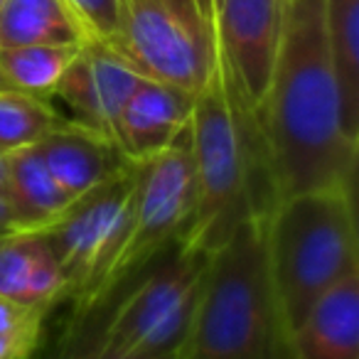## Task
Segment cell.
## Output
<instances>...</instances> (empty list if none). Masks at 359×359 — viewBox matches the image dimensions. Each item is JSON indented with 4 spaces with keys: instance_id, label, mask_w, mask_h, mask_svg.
Returning a JSON list of instances; mask_svg holds the SVG:
<instances>
[{
    "instance_id": "cell-27",
    "label": "cell",
    "mask_w": 359,
    "mask_h": 359,
    "mask_svg": "<svg viewBox=\"0 0 359 359\" xmlns=\"http://www.w3.org/2000/svg\"><path fill=\"white\" fill-rule=\"evenodd\" d=\"M0 192H6V158L0 155Z\"/></svg>"
},
{
    "instance_id": "cell-13",
    "label": "cell",
    "mask_w": 359,
    "mask_h": 359,
    "mask_svg": "<svg viewBox=\"0 0 359 359\" xmlns=\"http://www.w3.org/2000/svg\"><path fill=\"white\" fill-rule=\"evenodd\" d=\"M293 359H359V273L320 295L290 334Z\"/></svg>"
},
{
    "instance_id": "cell-21",
    "label": "cell",
    "mask_w": 359,
    "mask_h": 359,
    "mask_svg": "<svg viewBox=\"0 0 359 359\" xmlns=\"http://www.w3.org/2000/svg\"><path fill=\"white\" fill-rule=\"evenodd\" d=\"M45 308L22 305L11 298L0 295V332H18V334H42L45 323Z\"/></svg>"
},
{
    "instance_id": "cell-23",
    "label": "cell",
    "mask_w": 359,
    "mask_h": 359,
    "mask_svg": "<svg viewBox=\"0 0 359 359\" xmlns=\"http://www.w3.org/2000/svg\"><path fill=\"white\" fill-rule=\"evenodd\" d=\"M86 359H177V357H148V354L123 352V349L109 347V344H104L99 337H96V339H89V347H86Z\"/></svg>"
},
{
    "instance_id": "cell-14",
    "label": "cell",
    "mask_w": 359,
    "mask_h": 359,
    "mask_svg": "<svg viewBox=\"0 0 359 359\" xmlns=\"http://www.w3.org/2000/svg\"><path fill=\"white\" fill-rule=\"evenodd\" d=\"M0 295L45 310L67 295V278L42 231L0 239Z\"/></svg>"
},
{
    "instance_id": "cell-6",
    "label": "cell",
    "mask_w": 359,
    "mask_h": 359,
    "mask_svg": "<svg viewBox=\"0 0 359 359\" xmlns=\"http://www.w3.org/2000/svg\"><path fill=\"white\" fill-rule=\"evenodd\" d=\"M148 79L197 91L217 65V40L192 0H118V35L109 42Z\"/></svg>"
},
{
    "instance_id": "cell-2",
    "label": "cell",
    "mask_w": 359,
    "mask_h": 359,
    "mask_svg": "<svg viewBox=\"0 0 359 359\" xmlns=\"http://www.w3.org/2000/svg\"><path fill=\"white\" fill-rule=\"evenodd\" d=\"M195 212L180 244L215 254L254 215H271L276 187L256 109L217 55L190 118Z\"/></svg>"
},
{
    "instance_id": "cell-26",
    "label": "cell",
    "mask_w": 359,
    "mask_h": 359,
    "mask_svg": "<svg viewBox=\"0 0 359 359\" xmlns=\"http://www.w3.org/2000/svg\"><path fill=\"white\" fill-rule=\"evenodd\" d=\"M192 6L197 8L200 18L210 25V30L215 32V0H192Z\"/></svg>"
},
{
    "instance_id": "cell-5",
    "label": "cell",
    "mask_w": 359,
    "mask_h": 359,
    "mask_svg": "<svg viewBox=\"0 0 359 359\" xmlns=\"http://www.w3.org/2000/svg\"><path fill=\"white\" fill-rule=\"evenodd\" d=\"M195 212V172L190 155V128L168 150L135 165L133 210L123 246L99 280L89 310L138 276L163 251L182 241ZM86 310V313H89Z\"/></svg>"
},
{
    "instance_id": "cell-7",
    "label": "cell",
    "mask_w": 359,
    "mask_h": 359,
    "mask_svg": "<svg viewBox=\"0 0 359 359\" xmlns=\"http://www.w3.org/2000/svg\"><path fill=\"white\" fill-rule=\"evenodd\" d=\"M210 256L182 244L172 246L170 259L121 298L101 330V342L133 354L177 357L200 303Z\"/></svg>"
},
{
    "instance_id": "cell-24",
    "label": "cell",
    "mask_w": 359,
    "mask_h": 359,
    "mask_svg": "<svg viewBox=\"0 0 359 359\" xmlns=\"http://www.w3.org/2000/svg\"><path fill=\"white\" fill-rule=\"evenodd\" d=\"M11 234H18L15 222H13L11 202H8L6 192H0V239H6Z\"/></svg>"
},
{
    "instance_id": "cell-3",
    "label": "cell",
    "mask_w": 359,
    "mask_h": 359,
    "mask_svg": "<svg viewBox=\"0 0 359 359\" xmlns=\"http://www.w3.org/2000/svg\"><path fill=\"white\" fill-rule=\"evenodd\" d=\"M266 219H244L210 256L177 359H293L266 256Z\"/></svg>"
},
{
    "instance_id": "cell-18",
    "label": "cell",
    "mask_w": 359,
    "mask_h": 359,
    "mask_svg": "<svg viewBox=\"0 0 359 359\" xmlns=\"http://www.w3.org/2000/svg\"><path fill=\"white\" fill-rule=\"evenodd\" d=\"M76 50L79 45L0 47V94H22L52 101Z\"/></svg>"
},
{
    "instance_id": "cell-10",
    "label": "cell",
    "mask_w": 359,
    "mask_h": 359,
    "mask_svg": "<svg viewBox=\"0 0 359 359\" xmlns=\"http://www.w3.org/2000/svg\"><path fill=\"white\" fill-rule=\"evenodd\" d=\"M140 79L143 74L106 42L84 40L62 74L52 99L65 104L72 123L116 143L121 111Z\"/></svg>"
},
{
    "instance_id": "cell-22",
    "label": "cell",
    "mask_w": 359,
    "mask_h": 359,
    "mask_svg": "<svg viewBox=\"0 0 359 359\" xmlns=\"http://www.w3.org/2000/svg\"><path fill=\"white\" fill-rule=\"evenodd\" d=\"M40 344V334L0 332V359H30Z\"/></svg>"
},
{
    "instance_id": "cell-20",
    "label": "cell",
    "mask_w": 359,
    "mask_h": 359,
    "mask_svg": "<svg viewBox=\"0 0 359 359\" xmlns=\"http://www.w3.org/2000/svg\"><path fill=\"white\" fill-rule=\"evenodd\" d=\"M86 40L114 42L118 35V0H65Z\"/></svg>"
},
{
    "instance_id": "cell-19",
    "label": "cell",
    "mask_w": 359,
    "mask_h": 359,
    "mask_svg": "<svg viewBox=\"0 0 359 359\" xmlns=\"http://www.w3.org/2000/svg\"><path fill=\"white\" fill-rule=\"evenodd\" d=\"M69 123L52 101L22 94H0V155L27 148Z\"/></svg>"
},
{
    "instance_id": "cell-16",
    "label": "cell",
    "mask_w": 359,
    "mask_h": 359,
    "mask_svg": "<svg viewBox=\"0 0 359 359\" xmlns=\"http://www.w3.org/2000/svg\"><path fill=\"white\" fill-rule=\"evenodd\" d=\"M84 40L65 0H3L0 6V47L81 45Z\"/></svg>"
},
{
    "instance_id": "cell-9",
    "label": "cell",
    "mask_w": 359,
    "mask_h": 359,
    "mask_svg": "<svg viewBox=\"0 0 359 359\" xmlns=\"http://www.w3.org/2000/svg\"><path fill=\"white\" fill-rule=\"evenodd\" d=\"M285 0H219L217 55L254 109L264 101L283 32Z\"/></svg>"
},
{
    "instance_id": "cell-12",
    "label": "cell",
    "mask_w": 359,
    "mask_h": 359,
    "mask_svg": "<svg viewBox=\"0 0 359 359\" xmlns=\"http://www.w3.org/2000/svg\"><path fill=\"white\" fill-rule=\"evenodd\" d=\"M35 150L57 180V185L72 200H79L94 187L135 165L121 153L114 140L101 138L94 130L81 128L72 121L37 140Z\"/></svg>"
},
{
    "instance_id": "cell-29",
    "label": "cell",
    "mask_w": 359,
    "mask_h": 359,
    "mask_svg": "<svg viewBox=\"0 0 359 359\" xmlns=\"http://www.w3.org/2000/svg\"><path fill=\"white\" fill-rule=\"evenodd\" d=\"M0 6H3V0H0Z\"/></svg>"
},
{
    "instance_id": "cell-25",
    "label": "cell",
    "mask_w": 359,
    "mask_h": 359,
    "mask_svg": "<svg viewBox=\"0 0 359 359\" xmlns=\"http://www.w3.org/2000/svg\"><path fill=\"white\" fill-rule=\"evenodd\" d=\"M86 347H89V337H76L62 347L57 359H86Z\"/></svg>"
},
{
    "instance_id": "cell-1",
    "label": "cell",
    "mask_w": 359,
    "mask_h": 359,
    "mask_svg": "<svg viewBox=\"0 0 359 359\" xmlns=\"http://www.w3.org/2000/svg\"><path fill=\"white\" fill-rule=\"evenodd\" d=\"M256 116L276 200L318 187H354L359 143L344 128L325 0H285L278 55Z\"/></svg>"
},
{
    "instance_id": "cell-15",
    "label": "cell",
    "mask_w": 359,
    "mask_h": 359,
    "mask_svg": "<svg viewBox=\"0 0 359 359\" xmlns=\"http://www.w3.org/2000/svg\"><path fill=\"white\" fill-rule=\"evenodd\" d=\"M6 197L18 231L50 229L74 202L57 185L35 145L6 155Z\"/></svg>"
},
{
    "instance_id": "cell-4",
    "label": "cell",
    "mask_w": 359,
    "mask_h": 359,
    "mask_svg": "<svg viewBox=\"0 0 359 359\" xmlns=\"http://www.w3.org/2000/svg\"><path fill=\"white\" fill-rule=\"evenodd\" d=\"M266 256L293 334L320 295L359 273L354 187H318L278 200L266 219Z\"/></svg>"
},
{
    "instance_id": "cell-8",
    "label": "cell",
    "mask_w": 359,
    "mask_h": 359,
    "mask_svg": "<svg viewBox=\"0 0 359 359\" xmlns=\"http://www.w3.org/2000/svg\"><path fill=\"white\" fill-rule=\"evenodd\" d=\"M135 165L74 200L50 229L42 231L67 278V295L74 298L81 315H86L96 285L128 234Z\"/></svg>"
},
{
    "instance_id": "cell-28",
    "label": "cell",
    "mask_w": 359,
    "mask_h": 359,
    "mask_svg": "<svg viewBox=\"0 0 359 359\" xmlns=\"http://www.w3.org/2000/svg\"><path fill=\"white\" fill-rule=\"evenodd\" d=\"M217 6H219V0H215V13H217Z\"/></svg>"
},
{
    "instance_id": "cell-17",
    "label": "cell",
    "mask_w": 359,
    "mask_h": 359,
    "mask_svg": "<svg viewBox=\"0 0 359 359\" xmlns=\"http://www.w3.org/2000/svg\"><path fill=\"white\" fill-rule=\"evenodd\" d=\"M325 32L342 96L344 128L359 143V0H325Z\"/></svg>"
},
{
    "instance_id": "cell-11",
    "label": "cell",
    "mask_w": 359,
    "mask_h": 359,
    "mask_svg": "<svg viewBox=\"0 0 359 359\" xmlns=\"http://www.w3.org/2000/svg\"><path fill=\"white\" fill-rule=\"evenodd\" d=\"M192 91L143 76L126 101L116 130V145L130 163H143L177 143L190 128Z\"/></svg>"
}]
</instances>
